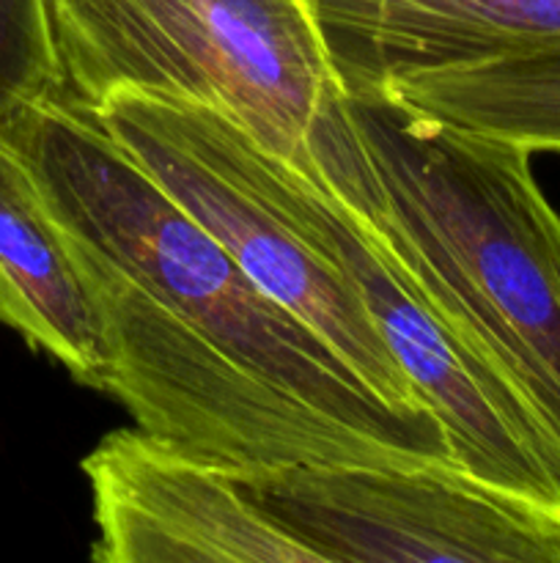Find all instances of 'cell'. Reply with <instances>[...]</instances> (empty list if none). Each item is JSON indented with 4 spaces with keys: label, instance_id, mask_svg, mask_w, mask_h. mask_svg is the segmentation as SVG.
<instances>
[{
    "label": "cell",
    "instance_id": "1",
    "mask_svg": "<svg viewBox=\"0 0 560 563\" xmlns=\"http://www.w3.org/2000/svg\"><path fill=\"white\" fill-rule=\"evenodd\" d=\"M0 141L58 220L102 322V394L135 427L239 467L459 471L432 410L384 399L267 295L64 88ZM461 473V471H459Z\"/></svg>",
    "mask_w": 560,
    "mask_h": 563
},
{
    "label": "cell",
    "instance_id": "2",
    "mask_svg": "<svg viewBox=\"0 0 560 563\" xmlns=\"http://www.w3.org/2000/svg\"><path fill=\"white\" fill-rule=\"evenodd\" d=\"M311 157L316 185L401 258L560 443V212L533 154L340 88L313 124Z\"/></svg>",
    "mask_w": 560,
    "mask_h": 563
},
{
    "label": "cell",
    "instance_id": "3",
    "mask_svg": "<svg viewBox=\"0 0 560 563\" xmlns=\"http://www.w3.org/2000/svg\"><path fill=\"white\" fill-rule=\"evenodd\" d=\"M97 119L272 300L399 407L428 410L379 335L313 201V181L220 110L119 88Z\"/></svg>",
    "mask_w": 560,
    "mask_h": 563
},
{
    "label": "cell",
    "instance_id": "4",
    "mask_svg": "<svg viewBox=\"0 0 560 563\" xmlns=\"http://www.w3.org/2000/svg\"><path fill=\"white\" fill-rule=\"evenodd\" d=\"M60 88L206 104L316 185L311 130L340 91L305 0H44Z\"/></svg>",
    "mask_w": 560,
    "mask_h": 563
},
{
    "label": "cell",
    "instance_id": "5",
    "mask_svg": "<svg viewBox=\"0 0 560 563\" xmlns=\"http://www.w3.org/2000/svg\"><path fill=\"white\" fill-rule=\"evenodd\" d=\"M313 201L390 355L443 423L456 467L560 517V443L536 407L346 203L318 185Z\"/></svg>",
    "mask_w": 560,
    "mask_h": 563
},
{
    "label": "cell",
    "instance_id": "6",
    "mask_svg": "<svg viewBox=\"0 0 560 563\" xmlns=\"http://www.w3.org/2000/svg\"><path fill=\"white\" fill-rule=\"evenodd\" d=\"M239 476L316 563H560V517L459 471L278 465Z\"/></svg>",
    "mask_w": 560,
    "mask_h": 563
},
{
    "label": "cell",
    "instance_id": "7",
    "mask_svg": "<svg viewBox=\"0 0 560 563\" xmlns=\"http://www.w3.org/2000/svg\"><path fill=\"white\" fill-rule=\"evenodd\" d=\"M97 563H316L242 484L239 465L146 429H115L82 460Z\"/></svg>",
    "mask_w": 560,
    "mask_h": 563
},
{
    "label": "cell",
    "instance_id": "8",
    "mask_svg": "<svg viewBox=\"0 0 560 563\" xmlns=\"http://www.w3.org/2000/svg\"><path fill=\"white\" fill-rule=\"evenodd\" d=\"M346 93L560 42V0H305Z\"/></svg>",
    "mask_w": 560,
    "mask_h": 563
},
{
    "label": "cell",
    "instance_id": "9",
    "mask_svg": "<svg viewBox=\"0 0 560 563\" xmlns=\"http://www.w3.org/2000/svg\"><path fill=\"white\" fill-rule=\"evenodd\" d=\"M0 322L86 388L108 368L102 322L77 258L31 170L0 141Z\"/></svg>",
    "mask_w": 560,
    "mask_h": 563
},
{
    "label": "cell",
    "instance_id": "10",
    "mask_svg": "<svg viewBox=\"0 0 560 563\" xmlns=\"http://www.w3.org/2000/svg\"><path fill=\"white\" fill-rule=\"evenodd\" d=\"M377 93L530 154H560V42L421 71Z\"/></svg>",
    "mask_w": 560,
    "mask_h": 563
},
{
    "label": "cell",
    "instance_id": "11",
    "mask_svg": "<svg viewBox=\"0 0 560 563\" xmlns=\"http://www.w3.org/2000/svg\"><path fill=\"white\" fill-rule=\"evenodd\" d=\"M60 86L44 0H0V130Z\"/></svg>",
    "mask_w": 560,
    "mask_h": 563
}]
</instances>
